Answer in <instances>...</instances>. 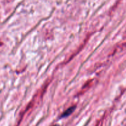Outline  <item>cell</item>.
Wrapping results in <instances>:
<instances>
[{
  "label": "cell",
  "mask_w": 126,
  "mask_h": 126,
  "mask_svg": "<svg viewBox=\"0 0 126 126\" xmlns=\"http://www.w3.org/2000/svg\"><path fill=\"white\" fill-rule=\"evenodd\" d=\"M75 107H76L75 106H74V107H70V108H69L67 110L65 111V113H64L63 114H62V117H66V116H70V114H71V113H72L73 112L75 111Z\"/></svg>",
  "instance_id": "obj_1"
}]
</instances>
